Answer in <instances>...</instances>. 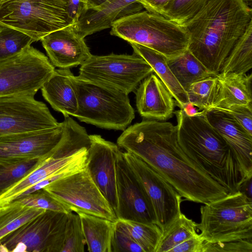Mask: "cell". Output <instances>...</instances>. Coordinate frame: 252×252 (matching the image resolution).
I'll list each match as a JSON object with an SVG mask.
<instances>
[{
	"label": "cell",
	"mask_w": 252,
	"mask_h": 252,
	"mask_svg": "<svg viewBox=\"0 0 252 252\" xmlns=\"http://www.w3.org/2000/svg\"><path fill=\"white\" fill-rule=\"evenodd\" d=\"M47 106L31 96L0 97V136L59 126Z\"/></svg>",
	"instance_id": "obj_14"
},
{
	"label": "cell",
	"mask_w": 252,
	"mask_h": 252,
	"mask_svg": "<svg viewBox=\"0 0 252 252\" xmlns=\"http://www.w3.org/2000/svg\"><path fill=\"white\" fill-rule=\"evenodd\" d=\"M153 205L157 225L163 235L182 214V196L157 171L133 154L123 152Z\"/></svg>",
	"instance_id": "obj_13"
},
{
	"label": "cell",
	"mask_w": 252,
	"mask_h": 252,
	"mask_svg": "<svg viewBox=\"0 0 252 252\" xmlns=\"http://www.w3.org/2000/svg\"><path fill=\"white\" fill-rule=\"evenodd\" d=\"M169 0H137L146 11L156 14L160 15L164 7Z\"/></svg>",
	"instance_id": "obj_42"
},
{
	"label": "cell",
	"mask_w": 252,
	"mask_h": 252,
	"mask_svg": "<svg viewBox=\"0 0 252 252\" xmlns=\"http://www.w3.org/2000/svg\"><path fill=\"white\" fill-rule=\"evenodd\" d=\"M252 252V239L211 243L204 242L202 252Z\"/></svg>",
	"instance_id": "obj_37"
},
{
	"label": "cell",
	"mask_w": 252,
	"mask_h": 252,
	"mask_svg": "<svg viewBox=\"0 0 252 252\" xmlns=\"http://www.w3.org/2000/svg\"><path fill=\"white\" fill-rule=\"evenodd\" d=\"M196 228L205 242L252 239V200L240 191L204 204Z\"/></svg>",
	"instance_id": "obj_6"
},
{
	"label": "cell",
	"mask_w": 252,
	"mask_h": 252,
	"mask_svg": "<svg viewBox=\"0 0 252 252\" xmlns=\"http://www.w3.org/2000/svg\"><path fill=\"white\" fill-rule=\"evenodd\" d=\"M136 90V107L141 117L163 121L172 116L175 101L154 72L144 79Z\"/></svg>",
	"instance_id": "obj_20"
},
{
	"label": "cell",
	"mask_w": 252,
	"mask_h": 252,
	"mask_svg": "<svg viewBox=\"0 0 252 252\" xmlns=\"http://www.w3.org/2000/svg\"><path fill=\"white\" fill-rule=\"evenodd\" d=\"M69 68L55 69L41 88L44 99L64 117L73 116L78 110V100Z\"/></svg>",
	"instance_id": "obj_22"
},
{
	"label": "cell",
	"mask_w": 252,
	"mask_h": 252,
	"mask_svg": "<svg viewBox=\"0 0 252 252\" xmlns=\"http://www.w3.org/2000/svg\"><path fill=\"white\" fill-rule=\"evenodd\" d=\"M178 143L185 153L228 192L235 193L243 182L238 163L228 145L207 120L204 110L193 116L174 112Z\"/></svg>",
	"instance_id": "obj_3"
},
{
	"label": "cell",
	"mask_w": 252,
	"mask_h": 252,
	"mask_svg": "<svg viewBox=\"0 0 252 252\" xmlns=\"http://www.w3.org/2000/svg\"><path fill=\"white\" fill-rule=\"evenodd\" d=\"M135 54L143 58L152 67L174 98L176 105L180 109L189 103L187 94L179 84L167 63V58L162 54L147 47L129 43Z\"/></svg>",
	"instance_id": "obj_24"
},
{
	"label": "cell",
	"mask_w": 252,
	"mask_h": 252,
	"mask_svg": "<svg viewBox=\"0 0 252 252\" xmlns=\"http://www.w3.org/2000/svg\"><path fill=\"white\" fill-rule=\"evenodd\" d=\"M143 8L137 0H109L99 7L88 9L81 16L76 26L85 38L111 28L116 20L140 12Z\"/></svg>",
	"instance_id": "obj_21"
},
{
	"label": "cell",
	"mask_w": 252,
	"mask_h": 252,
	"mask_svg": "<svg viewBox=\"0 0 252 252\" xmlns=\"http://www.w3.org/2000/svg\"><path fill=\"white\" fill-rule=\"evenodd\" d=\"M45 210L28 207L13 201L0 207V241Z\"/></svg>",
	"instance_id": "obj_28"
},
{
	"label": "cell",
	"mask_w": 252,
	"mask_h": 252,
	"mask_svg": "<svg viewBox=\"0 0 252 252\" xmlns=\"http://www.w3.org/2000/svg\"><path fill=\"white\" fill-rule=\"evenodd\" d=\"M252 67V21L224 61L219 75L245 74Z\"/></svg>",
	"instance_id": "obj_27"
},
{
	"label": "cell",
	"mask_w": 252,
	"mask_h": 252,
	"mask_svg": "<svg viewBox=\"0 0 252 252\" xmlns=\"http://www.w3.org/2000/svg\"><path fill=\"white\" fill-rule=\"evenodd\" d=\"M41 160L0 158V196L33 170Z\"/></svg>",
	"instance_id": "obj_30"
},
{
	"label": "cell",
	"mask_w": 252,
	"mask_h": 252,
	"mask_svg": "<svg viewBox=\"0 0 252 252\" xmlns=\"http://www.w3.org/2000/svg\"><path fill=\"white\" fill-rule=\"evenodd\" d=\"M111 252H144L130 235L116 222L111 243Z\"/></svg>",
	"instance_id": "obj_38"
},
{
	"label": "cell",
	"mask_w": 252,
	"mask_h": 252,
	"mask_svg": "<svg viewBox=\"0 0 252 252\" xmlns=\"http://www.w3.org/2000/svg\"><path fill=\"white\" fill-rule=\"evenodd\" d=\"M88 9V0H69L68 14L71 23L76 24L81 16Z\"/></svg>",
	"instance_id": "obj_41"
},
{
	"label": "cell",
	"mask_w": 252,
	"mask_h": 252,
	"mask_svg": "<svg viewBox=\"0 0 252 252\" xmlns=\"http://www.w3.org/2000/svg\"><path fill=\"white\" fill-rule=\"evenodd\" d=\"M13 201H18L28 207L45 210L66 214L72 212L68 207L60 202L43 189L23 196Z\"/></svg>",
	"instance_id": "obj_36"
},
{
	"label": "cell",
	"mask_w": 252,
	"mask_h": 252,
	"mask_svg": "<svg viewBox=\"0 0 252 252\" xmlns=\"http://www.w3.org/2000/svg\"><path fill=\"white\" fill-rule=\"evenodd\" d=\"M218 89V75L191 84L186 93L189 102L199 110H209L215 103Z\"/></svg>",
	"instance_id": "obj_32"
},
{
	"label": "cell",
	"mask_w": 252,
	"mask_h": 252,
	"mask_svg": "<svg viewBox=\"0 0 252 252\" xmlns=\"http://www.w3.org/2000/svg\"><path fill=\"white\" fill-rule=\"evenodd\" d=\"M67 214L45 210L0 241V252H62Z\"/></svg>",
	"instance_id": "obj_11"
},
{
	"label": "cell",
	"mask_w": 252,
	"mask_h": 252,
	"mask_svg": "<svg viewBox=\"0 0 252 252\" xmlns=\"http://www.w3.org/2000/svg\"><path fill=\"white\" fill-rule=\"evenodd\" d=\"M252 176L246 178L242 183L238 191L245 195L248 199L252 200Z\"/></svg>",
	"instance_id": "obj_43"
},
{
	"label": "cell",
	"mask_w": 252,
	"mask_h": 252,
	"mask_svg": "<svg viewBox=\"0 0 252 252\" xmlns=\"http://www.w3.org/2000/svg\"><path fill=\"white\" fill-rule=\"evenodd\" d=\"M80 217L86 244L89 252H111L116 221L85 214Z\"/></svg>",
	"instance_id": "obj_25"
},
{
	"label": "cell",
	"mask_w": 252,
	"mask_h": 252,
	"mask_svg": "<svg viewBox=\"0 0 252 252\" xmlns=\"http://www.w3.org/2000/svg\"><path fill=\"white\" fill-rule=\"evenodd\" d=\"M252 21L245 0H208L182 26L189 51L211 73L218 75L232 48Z\"/></svg>",
	"instance_id": "obj_2"
},
{
	"label": "cell",
	"mask_w": 252,
	"mask_h": 252,
	"mask_svg": "<svg viewBox=\"0 0 252 252\" xmlns=\"http://www.w3.org/2000/svg\"><path fill=\"white\" fill-rule=\"evenodd\" d=\"M40 40L52 64L60 68L81 65L92 55L76 24L53 32Z\"/></svg>",
	"instance_id": "obj_18"
},
{
	"label": "cell",
	"mask_w": 252,
	"mask_h": 252,
	"mask_svg": "<svg viewBox=\"0 0 252 252\" xmlns=\"http://www.w3.org/2000/svg\"><path fill=\"white\" fill-rule=\"evenodd\" d=\"M117 143L154 168L187 200L205 204L228 194L185 153L177 126L170 122L143 120L123 130Z\"/></svg>",
	"instance_id": "obj_1"
},
{
	"label": "cell",
	"mask_w": 252,
	"mask_h": 252,
	"mask_svg": "<svg viewBox=\"0 0 252 252\" xmlns=\"http://www.w3.org/2000/svg\"><path fill=\"white\" fill-rule=\"evenodd\" d=\"M69 0H0V26L14 28L35 41L72 25Z\"/></svg>",
	"instance_id": "obj_8"
},
{
	"label": "cell",
	"mask_w": 252,
	"mask_h": 252,
	"mask_svg": "<svg viewBox=\"0 0 252 252\" xmlns=\"http://www.w3.org/2000/svg\"><path fill=\"white\" fill-rule=\"evenodd\" d=\"M33 42L32 38L20 31L0 26V62L18 54Z\"/></svg>",
	"instance_id": "obj_33"
},
{
	"label": "cell",
	"mask_w": 252,
	"mask_h": 252,
	"mask_svg": "<svg viewBox=\"0 0 252 252\" xmlns=\"http://www.w3.org/2000/svg\"><path fill=\"white\" fill-rule=\"evenodd\" d=\"M216 110L222 111L231 115L252 135V106L232 105Z\"/></svg>",
	"instance_id": "obj_39"
},
{
	"label": "cell",
	"mask_w": 252,
	"mask_h": 252,
	"mask_svg": "<svg viewBox=\"0 0 252 252\" xmlns=\"http://www.w3.org/2000/svg\"><path fill=\"white\" fill-rule=\"evenodd\" d=\"M63 128L62 122L55 127L1 136L0 158H43L60 141Z\"/></svg>",
	"instance_id": "obj_17"
},
{
	"label": "cell",
	"mask_w": 252,
	"mask_h": 252,
	"mask_svg": "<svg viewBox=\"0 0 252 252\" xmlns=\"http://www.w3.org/2000/svg\"><path fill=\"white\" fill-rule=\"evenodd\" d=\"M218 89L214 104L209 109L232 105L252 106V74L218 75Z\"/></svg>",
	"instance_id": "obj_23"
},
{
	"label": "cell",
	"mask_w": 252,
	"mask_h": 252,
	"mask_svg": "<svg viewBox=\"0 0 252 252\" xmlns=\"http://www.w3.org/2000/svg\"><path fill=\"white\" fill-rule=\"evenodd\" d=\"M62 137L50 154L29 174L0 196V207L14 200L36 183L87 158L91 141L85 128L70 117H64Z\"/></svg>",
	"instance_id": "obj_7"
},
{
	"label": "cell",
	"mask_w": 252,
	"mask_h": 252,
	"mask_svg": "<svg viewBox=\"0 0 252 252\" xmlns=\"http://www.w3.org/2000/svg\"><path fill=\"white\" fill-rule=\"evenodd\" d=\"M154 72L141 57L132 55L92 56L81 65L79 76L129 94L135 92L146 77Z\"/></svg>",
	"instance_id": "obj_9"
},
{
	"label": "cell",
	"mask_w": 252,
	"mask_h": 252,
	"mask_svg": "<svg viewBox=\"0 0 252 252\" xmlns=\"http://www.w3.org/2000/svg\"><path fill=\"white\" fill-rule=\"evenodd\" d=\"M86 241L78 214H67L62 252H84Z\"/></svg>",
	"instance_id": "obj_35"
},
{
	"label": "cell",
	"mask_w": 252,
	"mask_h": 252,
	"mask_svg": "<svg viewBox=\"0 0 252 252\" xmlns=\"http://www.w3.org/2000/svg\"><path fill=\"white\" fill-rule=\"evenodd\" d=\"M196 223L181 214L162 235L156 252H169L184 241L197 234Z\"/></svg>",
	"instance_id": "obj_31"
},
{
	"label": "cell",
	"mask_w": 252,
	"mask_h": 252,
	"mask_svg": "<svg viewBox=\"0 0 252 252\" xmlns=\"http://www.w3.org/2000/svg\"><path fill=\"white\" fill-rule=\"evenodd\" d=\"M55 70L49 58L31 45L0 62V97L34 96Z\"/></svg>",
	"instance_id": "obj_10"
},
{
	"label": "cell",
	"mask_w": 252,
	"mask_h": 252,
	"mask_svg": "<svg viewBox=\"0 0 252 252\" xmlns=\"http://www.w3.org/2000/svg\"><path fill=\"white\" fill-rule=\"evenodd\" d=\"M187 115L189 116H193L197 114L199 110L197 107L190 103H188L183 109Z\"/></svg>",
	"instance_id": "obj_44"
},
{
	"label": "cell",
	"mask_w": 252,
	"mask_h": 252,
	"mask_svg": "<svg viewBox=\"0 0 252 252\" xmlns=\"http://www.w3.org/2000/svg\"><path fill=\"white\" fill-rule=\"evenodd\" d=\"M71 80L78 105L73 116L81 122L102 128L124 130L134 119L128 94L73 74Z\"/></svg>",
	"instance_id": "obj_5"
},
{
	"label": "cell",
	"mask_w": 252,
	"mask_h": 252,
	"mask_svg": "<svg viewBox=\"0 0 252 252\" xmlns=\"http://www.w3.org/2000/svg\"><path fill=\"white\" fill-rule=\"evenodd\" d=\"M208 0H169L161 15L182 26L192 18Z\"/></svg>",
	"instance_id": "obj_34"
},
{
	"label": "cell",
	"mask_w": 252,
	"mask_h": 252,
	"mask_svg": "<svg viewBox=\"0 0 252 252\" xmlns=\"http://www.w3.org/2000/svg\"><path fill=\"white\" fill-rule=\"evenodd\" d=\"M116 171L118 219L157 224L152 203L121 150Z\"/></svg>",
	"instance_id": "obj_15"
},
{
	"label": "cell",
	"mask_w": 252,
	"mask_h": 252,
	"mask_svg": "<svg viewBox=\"0 0 252 252\" xmlns=\"http://www.w3.org/2000/svg\"><path fill=\"white\" fill-rule=\"evenodd\" d=\"M43 189L72 212L84 213L113 221L118 220L86 168L58 179Z\"/></svg>",
	"instance_id": "obj_12"
},
{
	"label": "cell",
	"mask_w": 252,
	"mask_h": 252,
	"mask_svg": "<svg viewBox=\"0 0 252 252\" xmlns=\"http://www.w3.org/2000/svg\"><path fill=\"white\" fill-rule=\"evenodd\" d=\"M167 63L186 92L191 84L216 76L209 72L188 49L178 56L167 59Z\"/></svg>",
	"instance_id": "obj_26"
},
{
	"label": "cell",
	"mask_w": 252,
	"mask_h": 252,
	"mask_svg": "<svg viewBox=\"0 0 252 252\" xmlns=\"http://www.w3.org/2000/svg\"><path fill=\"white\" fill-rule=\"evenodd\" d=\"M108 0H88L89 9L99 7Z\"/></svg>",
	"instance_id": "obj_45"
},
{
	"label": "cell",
	"mask_w": 252,
	"mask_h": 252,
	"mask_svg": "<svg viewBox=\"0 0 252 252\" xmlns=\"http://www.w3.org/2000/svg\"><path fill=\"white\" fill-rule=\"evenodd\" d=\"M204 242V239L197 234L176 246L169 252H202Z\"/></svg>",
	"instance_id": "obj_40"
},
{
	"label": "cell",
	"mask_w": 252,
	"mask_h": 252,
	"mask_svg": "<svg viewBox=\"0 0 252 252\" xmlns=\"http://www.w3.org/2000/svg\"><path fill=\"white\" fill-rule=\"evenodd\" d=\"M86 170L116 215V161L120 150L118 145L97 134L89 135Z\"/></svg>",
	"instance_id": "obj_16"
},
{
	"label": "cell",
	"mask_w": 252,
	"mask_h": 252,
	"mask_svg": "<svg viewBox=\"0 0 252 252\" xmlns=\"http://www.w3.org/2000/svg\"><path fill=\"white\" fill-rule=\"evenodd\" d=\"M116 222L130 235L144 252H157L162 232L156 224L121 219H118Z\"/></svg>",
	"instance_id": "obj_29"
},
{
	"label": "cell",
	"mask_w": 252,
	"mask_h": 252,
	"mask_svg": "<svg viewBox=\"0 0 252 252\" xmlns=\"http://www.w3.org/2000/svg\"><path fill=\"white\" fill-rule=\"evenodd\" d=\"M206 118L232 152L244 180L252 176V135L231 115L220 110H205Z\"/></svg>",
	"instance_id": "obj_19"
},
{
	"label": "cell",
	"mask_w": 252,
	"mask_h": 252,
	"mask_svg": "<svg viewBox=\"0 0 252 252\" xmlns=\"http://www.w3.org/2000/svg\"><path fill=\"white\" fill-rule=\"evenodd\" d=\"M110 34L129 43L152 49L167 59L178 56L188 49L189 35L185 29L163 16L140 11L114 21Z\"/></svg>",
	"instance_id": "obj_4"
}]
</instances>
